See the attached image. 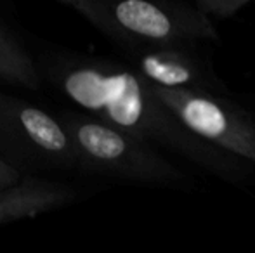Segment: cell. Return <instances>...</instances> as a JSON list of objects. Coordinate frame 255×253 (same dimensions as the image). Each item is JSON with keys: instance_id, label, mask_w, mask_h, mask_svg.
Instances as JSON below:
<instances>
[{"instance_id": "6da1fadb", "label": "cell", "mask_w": 255, "mask_h": 253, "mask_svg": "<svg viewBox=\"0 0 255 253\" xmlns=\"http://www.w3.org/2000/svg\"><path fill=\"white\" fill-rule=\"evenodd\" d=\"M54 82L71 102L99 122L141 141L175 149L222 177H240V163L189 132L137 71L104 63H66L56 68Z\"/></svg>"}, {"instance_id": "7a4b0ae2", "label": "cell", "mask_w": 255, "mask_h": 253, "mask_svg": "<svg viewBox=\"0 0 255 253\" xmlns=\"http://www.w3.org/2000/svg\"><path fill=\"white\" fill-rule=\"evenodd\" d=\"M110 37L154 49H175L193 40H217L210 19L198 9L149 0H61Z\"/></svg>"}, {"instance_id": "3957f363", "label": "cell", "mask_w": 255, "mask_h": 253, "mask_svg": "<svg viewBox=\"0 0 255 253\" xmlns=\"http://www.w3.org/2000/svg\"><path fill=\"white\" fill-rule=\"evenodd\" d=\"M61 123L70 134L82 169L135 182L184 180V173L154 151L149 142L77 113L63 116Z\"/></svg>"}, {"instance_id": "277c9868", "label": "cell", "mask_w": 255, "mask_h": 253, "mask_svg": "<svg viewBox=\"0 0 255 253\" xmlns=\"http://www.w3.org/2000/svg\"><path fill=\"white\" fill-rule=\"evenodd\" d=\"M0 153L16 170L78 167L66 127L24 99L0 92Z\"/></svg>"}, {"instance_id": "5b68a950", "label": "cell", "mask_w": 255, "mask_h": 253, "mask_svg": "<svg viewBox=\"0 0 255 253\" xmlns=\"http://www.w3.org/2000/svg\"><path fill=\"white\" fill-rule=\"evenodd\" d=\"M153 88L172 115L196 137L255 163V120L250 115L202 90L156 85Z\"/></svg>"}, {"instance_id": "8992f818", "label": "cell", "mask_w": 255, "mask_h": 253, "mask_svg": "<svg viewBox=\"0 0 255 253\" xmlns=\"http://www.w3.org/2000/svg\"><path fill=\"white\" fill-rule=\"evenodd\" d=\"M73 198L71 187L28 175L17 186L0 189V224L49 212Z\"/></svg>"}, {"instance_id": "52a82bcc", "label": "cell", "mask_w": 255, "mask_h": 253, "mask_svg": "<svg viewBox=\"0 0 255 253\" xmlns=\"http://www.w3.org/2000/svg\"><path fill=\"white\" fill-rule=\"evenodd\" d=\"M137 73L161 88H203L202 68L177 49H151L137 58Z\"/></svg>"}, {"instance_id": "ba28073f", "label": "cell", "mask_w": 255, "mask_h": 253, "mask_svg": "<svg viewBox=\"0 0 255 253\" xmlns=\"http://www.w3.org/2000/svg\"><path fill=\"white\" fill-rule=\"evenodd\" d=\"M0 82L38 90L40 78L37 68L12 35L0 26Z\"/></svg>"}, {"instance_id": "9c48e42d", "label": "cell", "mask_w": 255, "mask_h": 253, "mask_svg": "<svg viewBox=\"0 0 255 253\" xmlns=\"http://www.w3.org/2000/svg\"><path fill=\"white\" fill-rule=\"evenodd\" d=\"M249 3L250 0H198L196 9L205 17H231Z\"/></svg>"}, {"instance_id": "30bf717a", "label": "cell", "mask_w": 255, "mask_h": 253, "mask_svg": "<svg viewBox=\"0 0 255 253\" xmlns=\"http://www.w3.org/2000/svg\"><path fill=\"white\" fill-rule=\"evenodd\" d=\"M23 180L21 172L16 170L12 165H9L7 162H3L0 158V189H7V187H14Z\"/></svg>"}]
</instances>
